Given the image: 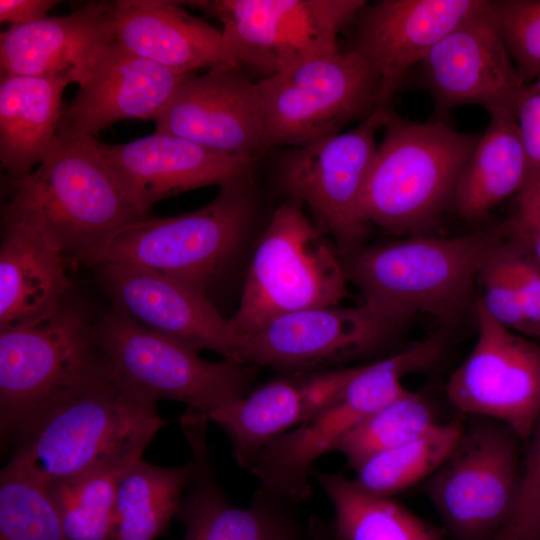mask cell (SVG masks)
<instances>
[{
    "label": "cell",
    "mask_w": 540,
    "mask_h": 540,
    "mask_svg": "<svg viewBox=\"0 0 540 540\" xmlns=\"http://www.w3.org/2000/svg\"><path fill=\"white\" fill-rule=\"evenodd\" d=\"M157 400L113 366L29 421L11 440L4 467L44 486L140 460L167 421Z\"/></svg>",
    "instance_id": "obj_1"
},
{
    "label": "cell",
    "mask_w": 540,
    "mask_h": 540,
    "mask_svg": "<svg viewBox=\"0 0 540 540\" xmlns=\"http://www.w3.org/2000/svg\"><path fill=\"white\" fill-rule=\"evenodd\" d=\"M1 221L37 234L69 264L88 265L128 223L147 216L130 202L96 138H58L28 175L1 181Z\"/></svg>",
    "instance_id": "obj_2"
},
{
    "label": "cell",
    "mask_w": 540,
    "mask_h": 540,
    "mask_svg": "<svg viewBox=\"0 0 540 540\" xmlns=\"http://www.w3.org/2000/svg\"><path fill=\"white\" fill-rule=\"evenodd\" d=\"M500 239L498 232L411 235L362 247L343 266L363 305L386 322L399 328L425 314L447 326L473 309L479 270Z\"/></svg>",
    "instance_id": "obj_3"
},
{
    "label": "cell",
    "mask_w": 540,
    "mask_h": 540,
    "mask_svg": "<svg viewBox=\"0 0 540 540\" xmlns=\"http://www.w3.org/2000/svg\"><path fill=\"white\" fill-rule=\"evenodd\" d=\"M367 176L363 213L395 235H419L452 205L458 178L480 134L444 120L413 122L392 112Z\"/></svg>",
    "instance_id": "obj_4"
},
{
    "label": "cell",
    "mask_w": 540,
    "mask_h": 540,
    "mask_svg": "<svg viewBox=\"0 0 540 540\" xmlns=\"http://www.w3.org/2000/svg\"><path fill=\"white\" fill-rule=\"evenodd\" d=\"M253 176L220 186L211 202L194 211L173 217L147 215L128 223L87 266L101 262L135 265L206 294L258 218L260 202Z\"/></svg>",
    "instance_id": "obj_5"
},
{
    "label": "cell",
    "mask_w": 540,
    "mask_h": 540,
    "mask_svg": "<svg viewBox=\"0 0 540 540\" xmlns=\"http://www.w3.org/2000/svg\"><path fill=\"white\" fill-rule=\"evenodd\" d=\"M323 234L297 200L286 199L272 212L229 319L240 341L284 314L337 306L346 297L343 262Z\"/></svg>",
    "instance_id": "obj_6"
},
{
    "label": "cell",
    "mask_w": 540,
    "mask_h": 540,
    "mask_svg": "<svg viewBox=\"0 0 540 540\" xmlns=\"http://www.w3.org/2000/svg\"><path fill=\"white\" fill-rule=\"evenodd\" d=\"M95 322L71 298L52 317L0 330V434L3 443L33 418L108 371Z\"/></svg>",
    "instance_id": "obj_7"
},
{
    "label": "cell",
    "mask_w": 540,
    "mask_h": 540,
    "mask_svg": "<svg viewBox=\"0 0 540 540\" xmlns=\"http://www.w3.org/2000/svg\"><path fill=\"white\" fill-rule=\"evenodd\" d=\"M269 151L338 134L380 106V79L369 61L349 49L308 59L256 82Z\"/></svg>",
    "instance_id": "obj_8"
},
{
    "label": "cell",
    "mask_w": 540,
    "mask_h": 540,
    "mask_svg": "<svg viewBox=\"0 0 540 540\" xmlns=\"http://www.w3.org/2000/svg\"><path fill=\"white\" fill-rule=\"evenodd\" d=\"M392 112L390 107L379 106L349 131L270 155L278 190L286 199L307 205L315 224L333 236L346 256L363 247L368 232L363 213L365 184L377 132Z\"/></svg>",
    "instance_id": "obj_9"
},
{
    "label": "cell",
    "mask_w": 540,
    "mask_h": 540,
    "mask_svg": "<svg viewBox=\"0 0 540 540\" xmlns=\"http://www.w3.org/2000/svg\"><path fill=\"white\" fill-rule=\"evenodd\" d=\"M189 5L222 23L234 64L259 80L308 59L335 53L339 33L367 4L364 0H213Z\"/></svg>",
    "instance_id": "obj_10"
},
{
    "label": "cell",
    "mask_w": 540,
    "mask_h": 540,
    "mask_svg": "<svg viewBox=\"0 0 540 540\" xmlns=\"http://www.w3.org/2000/svg\"><path fill=\"white\" fill-rule=\"evenodd\" d=\"M523 441L497 421L470 417L423 493L456 540H490L505 522L519 485Z\"/></svg>",
    "instance_id": "obj_11"
},
{
    "label": "cell",
    "mask_w": 540,
    "mask_h": 540,
    "mask_svg": "<svg viewBox=\"0 0 540 540\" xmlns=\"http://www.w3.org/2000/svg\"><path fill=\"white\" fill-rule=\"evenodd\" d=\"M95 330L114 370L157 401H180L208 416L252 390L254 373L248 364L204 360L192 348L113 309L96 321Z\"/></svg>",
    "instance_id": "obj_12"
},
{
    "label": "cell",
    "mask_w": 540,
    "mask_h": 540,
    "mask_svg": "<svg viewBox=\"0 0 540 540\" xmlns=\"http://www.w3.org/2000/svg\"><path fill=\"white\" fill-rule=\"evenodd\" d=\"M473 310L478 336L447 397L462 415L502 423L527 442L540 423V344L495 321L479 297Z\"/></svg>",
    "instance_id": "obj_13"
},
{
    "label": "cell",
    "mask_w": 540,
    "mask_h": 540,
    "mask_svg": "<svg viewBox=\"0 0 540 540\" xmlns=\"http://www.w3.org/2000/svg\"><path fill=\"white\" fill-rule=\"evenodd\" d=\"M112 309L137 325L199 352L243 363L240 339L206 294L158 272L124 263L88 266Z\"/></svg>",
    "instance_id": "obj_14"
},
{
    "label": "cell",
    "mask_w": 540,
    "mask_h": 540,
    "mask_svg": "<svg viewBox=\"0 0 540 540\" xmlns=\"http://www.w3.org/2000/svg\"><path fill=\"white\" fill-rule=\"evenodd\" d=\"M437 117L461 105L515 113L524 83L486 6L445 35L419 64Z\"/></svg>",
    "instance_id": "obj_15"
},
{
    "label": "cell",
    "mask_w": 540,
    "mask_h": 540,
    "mask_svg": "<svg viewBox=\"0 0 540 540\" xmlns=\"http://www.w3.org/2000/svg\"><path fill=\"white\" fill-rule=\"evenodd\" d=\"M398 327L363 304L321 306L284 314L241 341L244 364L299 373L368 353Z\"/></svg>",
    "instance_id": "obj_16"
},
{
    "label": "cell",
    "mask_w": 540,
    "mask_h": 540,
    "mask_svg": "<svg viewBox=\"0 0 540 540\" xmlns=\"http://www.w3.org/2000/svg\"><path fill=\"white\" fill-rule=\"evenodd\" d=\"M153 121L155 132L214 151L258 159L269 151L256 82L237 66H216L192 76Z\"/></svg>",
    "instance_id": "obj_17"
},
{
    "label": "cell",
    "mask_w": 540,
    "mask_h": 540,
    "mask_svg": "<svg viewBox=\"0 0 540 540\" xmlns=\"http://www.w3.org/2000/svg\"><path fill=\"white\" fill-rule=\"evenodd\" d=\"M99 150L130 202L144 215L160 200L253 176L258 158L231 155L167 133Z\"/></svg>",
    "instance_id": "obj_18"
},
{
    "label": "cell",
    "mask_w": 540,
    "mask_h": 540,
    "mask_svg": "<svg viewBox=\"0 0 540 540\" xmlns=\"http://www.w3.org/2000/svg\"><path fill=\"white\" fill-rule=\"evenodd\" d=\"M488 0H381L355 18L351 50L362 54L380 79V106L390 103L410 69Z\"/></svg>",
    "instance_id": "obj_19"
},
{
    "label": "cell",
    "mask_w": 540,
    "mask_h": 540,
    "mask_svg": "<svg viewBox=\"0 0 540 540\" xmlns=\"http://www.w3.org/2000/svg\"><path fill=\"white\" fill-rule=\"evenodd\" d=\"M194 75L139 57L112 41L63 107L58 138H96L121 120H154L178 87Z\"/></svg>",
    "instance_id": "obj_20"
},
{
    "label": "cell",
    "mask_w": 540,
    "mask_h": 540,
    "mask_svg": "<svg viewBox=\"0 0 540 540\" xmlns=\"http://www.w3.org/2000/svg\"><path fill=\"white\" fill-rule=\"evenodd\" d=\"M361 365L291 373L208 414L226 433L243 468L269 443L333 402Z\"/></svg>",
    "instance_id": "obj_21"
},
{
    "label": "cell",
    "mask_w": 540,
    "mask_h": 540,
    "mask_svg": "<svg viewBox=\"0 0 540 540\" xmlns=\"http://www.w3.org/2000/svg\"><path fill=\"white\" fill-rule=\"evenodd\" d=\"M202 414L186 413L182 427L193 451L195 477L176 517L184 524L183 540H282L298 530L292 503L260 489L250 506L231 503L218 484L205 440Z\"/></svg>",
    "instance_id": "obj_22"
},
{
    "label": "cell",
    "mask_w": 540,
    "mask_h": 540,
    "mask_svg": "<svg viewBox=\"0 0 540 540\" xmlns=\"http://www.w3.org/2000/svg\"><path fill=\"white\" fill-rule=\"evenodd\" d=\"M108 8L109 1H89L69 14L1 32V76L51 78L80 85L112 42Z\"/></svg>",
    "instance_id": "obj_23"
},
{
    "label": "cell",
    "mask_w": 540,
    "mask_h": 540,
    "mask_svg": "<svg viewBox=\"0 0 540 540\" xmlns=\"http://www.w3.org/2000/svg\"><path fill=\"white\" fill-rule=\"evenodd\" d=\"M107 27L113 42L172 70L196 73L233 65L221 30L187 12L181 2L109 1Z\"/></svg>",
    "instance_id": "obj_24"
},
{
    "label": "cell",
    "mask_w": 540,
    "mask_h": 540,
    "mask_svg": "<svg viewBox=\"0 0 540 540\" xmlns=\"http://www.w3.org/2000/svg\"><path fill=\"white\" fill-rule=\"evenodd\" d=\"M0 330L55 315L71 298L69 262L26 227L1 221Z\"/></svg>",
    "instance_id": "obj_25"
},
{
    "label": "cell",
    "mask_w": 540,
    "mask_h": 540,
    "mask_svg": "<svg viewBox=\"0 0 540 540\" xmlns=\"http://www.w3.org/2000/svg\"><path fill=\"white\" fill-rule=\"evenodd\" d=\"M62 80L6 75L0 77V162L4 176L31 173L58 137L63 110Z\"/></svg>",
    "instance_id": "obj_26"
},
{
    "label": "cell",
    "mask_w": 540,
    "mask_h": 540,
    "mask_svg": "<svg viewBox=\"0 0 540 540\" xmlns=\"http://www.w3.org/2000/svg\"><path fill=\"white\" fill-rule=\"evenodd\" d=\"M489 114V124L460 173L452 202L456 213L468 221L486 217L504 199L518 194L528 176L515 113Z\"/></svg>",
    "instance_id": "obj_27"
},
{
    "label": "cell",
    "mask_w": 540,
    "mask_h": 540,
    "mask_svg": "<svg viewBox=\"0 0 540 540\" xmlns=\"http://www.w3.org/2000/svg\"><path fill=\"white\" fill-rule=\"evenodd\" d=\"M333 510V540H442L441 532L393 497L367 492L341 472L313 468Z\"/></svg>",
    "instance_id": "obj_28"
},
{
    "label": "cell",
    "mask_w": 540,
    "mask_h": 540,
    "mask_svg": "<svg viewBox=\"0 0 540 540\" xmlns=\"http://www.w3.org/2000/svg\"><path fill=\"white\" fill-rule=\"evenodd\" d=\"M195 473L193 458L176 467L140 459L125 468L117 484L114 540H155L165 533Z\"/></svg>",
    "instance_id": "obj_29"
},
{
    "label": "cell",
    "mask_w": 540,
    "mask_h": 540,
    "mask_svg": "<svg viewBox=\"0 0 540 540\" xmlns=\"http://www.w3.org/2000/svg\"><path fill=\"white\" fill-rule=\"evenodd\" d=\"M461 417L442 421L433 428L361 464L352 479L363 490L393 497L423 483L454 449L464 428Z\"/></svg>",
    "instance_id": "obj_30"
},
{
    "label": "cell",
    "mask_w": 540,
    "mask_h": 540,
    "mask_svg": "<svg viewBox=\"0 0 540 540\" xmlns=\"http://www.w3.org/2000/svg\"><path fill=\"white\" fill-rule=\"evenodd\" d=\"M440 422L434 403L408 390L356 425L335 451L354 471L369 458L415 439Z\"/></svg>",
    "instance_id": "obj_31"
},
{
    "label": "cell",
    "mask_w": 540,
    "mask_h": 540,
    "mask_svg": "<svg viewBox=\"0 0 540 540\" xmlns=\"http://www.w3.org/2000/svg\"><path fill=\"white\" fill-rule=\"evenodd\" d=\"M122 472H91L46 486L68 540H114L117 484Z\"/></svg>",
    "instance_id": "obj_32"
},
{
    "label": "cell",
    "mask_w": 540,
    "mask_h": 540,
    "mask_svg": "<svg viewBox=\"0 0 540 540\" xmlns=\"http://www.w3.org/2000/svg\"><path fill=\"white\" fill-rule=\"evenodd\" d=\"M0 540H68L47 487L5 467L0 472Z\"/></svg>",
    "instance_id": "obj_33"
},
{
    "label": "cell",
    "mask_w": 540,
    "mask_h": 540,
    "mask_svg": "<svg viewBox=\"0 0 540 540\" xmlns=\"http://www.w3.org/2000/svg\"><path fill=\"white\" fill-rule=\"evenodd\" d=\"M489 13L524 84L540 75V0H489Z\"/></svg>",
    "instance_id": "obj_34"
},
{
    "label": "cell",
    "mask_w": 540,
    "mask_h": 540,
    "mask_svg": "<svg viewBox=\"0 0 540 540\" xmlns=\"http://www.w3.org/2000/svg\"><path fill=\"white\" fill-rule=\"evenodd\" d=\"M527 442L513 505L490 540H540V423Z\"/></svg>",
    "instance_id": "obj_35"
},
{
    "label": "cell",
    "mask_w": 540,
    "mask_h": 540,
    "mask_svg": "<svg viewBox=\"0 0 540 540\" xmlns=\"http://www.w3.org/2000/svg\"><path fill=\"white\" fill-rule=\"evenodd\" d=\"M501 239L486 256L477 276L479 296L489 315L504 327L529 336V327L501 248ZM531 338V337H530Z\"/></svg>",
    "instance_id": "obj_36"
},
{
    "label": "cell",
    "mask_w": 540,
    "mask_h": 540,
    "mask_svg": "<svg viewBox=\"0 0 540 540\" xmlns=\"http://www.w3.org/2000/svg\"><path fill=\"white\" fill-rule=\"evenodd\" d=\"M501 248L529 327V336L540 337V263L524 248L502 237Z\"/></svg>",
    "instance_id": "obj_37"
},
{
    "label": "cell",
    "mask_w": 540,
    "mask_h": 540,
    "mask_svg": "<svg viewBox=\"0 0 540 540\" xmlns=\"http://www.w3.org/2000/svg\"><path fill=\"white\" fill-rule=\"evenodd\" d=\"M515 116L528 159L527 182L540 174V75L524 85Z\"/></svg>",
    "instance_id": "obj_38"
},
{
    "label": "cell",
    "mask_w": 540,
    "mask_h": 540,
    "mask_svg": "<svg viewBox=\"0 0 540 540\" xmlns=\"http://www.w3.org/2000/svg\"><path fill=\"white\" fill-rule=\"evenodd\" d=\"M56 0H0V22L23 26L48 17Z\"/></svg>",
    "instance_id": "obj_39"
},
{
    "label": "cell",
    "mask_w": 540,
    "mask_h": 540,
    "mask_svg": "<svg viewBox=\"0 0 540 540\" xmlns=\"http://www.w3.org/2000/svg\"><path fill=\"white\" fill-rule=\"evenodd\" d=\"M498 231L540 263V219H522L513 215Z\"/></svg>",
    "instance_id": "obj_40"
},
{
    "label": "cell",
    "mask_w": 540,
    "mask_h": 540,
    "mask_svg": "<svg viewBox=\"0 0 540 540\" xmlns=\"http://www.w3.org/2000/svg\"><path fill=\"white\" fill-rule=\"evenodd\" d=\"M517 195V211L514 216L540 219V174L527 181Z\"/></svg>",
    "instance_id": "obj_41"
},
{
    "label": "cell",
    "mask_w": 540,
    "mask_h": 540,
    "mask_svg": "<svg viewBox=\"0 0 540 540\" xmlns=\"http://www.w3.org/2000/svg\"><path fill=\"white\" fill-rule=\"evenodd\" d=\"M282 540H304V538L302 537L301 532L298 529L292 532L291 534H289L288 536H286L285 538H283Z\"/></svg>",
    "instance_id": "obj_42"
}]
</instances>
